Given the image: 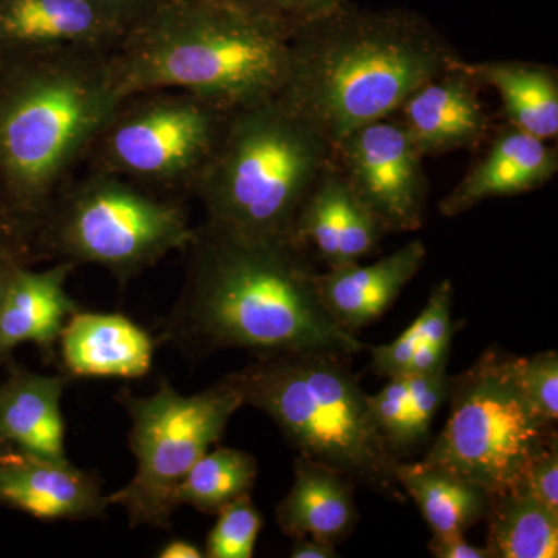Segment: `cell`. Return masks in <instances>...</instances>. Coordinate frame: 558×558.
Returning a JSON list of instances; mask_svg holds the SVG:
<instances>
[{"label":"cell","mask_w":558,"mask_h":558,"mask_svg":"<svg viewBox=\"0 0 558 558\" xmlns=\"http://www.w3.org/2000/svg\"><path fill=\"white\" fill-rule=\"evenodd\" d=\"M186 274L160 343L191 357L226 349L260 355L369 349L323 306L318 271L293 238L264 236L205 220L183 250Z\"/></svg>","instance_id":"6da1fadb"},{"label":"cell","mask_w":558,"mask_h":558,"mask_svg":"<svg viewBox=\"0 0 558 558\" xmlns=\"http://www.w3.org/2000/svg\"><path fill=\"white\" fill-rule=\"evenodd\" d=\"M461 61L422 14L371 10L351 0L296 25L278 100L330 146L398 113L422 84Z\"/></svg>","instance_id":"7a4b0ae2"},{"label":"cell","mask_w":558,"mask_h":558,"mask_svg":"<svg viewBox=\"0 0 558 558\" xmlns=\"http://www.w3.org/2000/svg\"><path fill=\"white\" fill-rule=\"evenodd\" d=\"M109 51L0 54V199L33 244L121 100Z\"/></svg>","instance_id":"3957f363"},{"label":"cell","mask_w":558,"mask_h":558,"mask_svg":"<svg viewBox=\"0 0 558 558\" xmlns=\"http://www.w3.org/2000/svg\"><path fill=\"white\" fill-rule=\"evenodd\" d=\"M292 27L220 0H170L109 51L121 95L185 90L227 109L277 98Z\"/></svg>","instance_id":"277c9868"},{"label":"cell","mask_w":558,"mask_h":558,"mask_svg":"<svg viewBox=\"0 0 558 558\" xmlns=\"http://www.w3.org/2000/svg\"><path fill=\"white\" fill-rule=\"evenodd\" d=\"M348 357L325 352L260 355L227 380L278 425L299 457L348 476L396 502H405L389 449L374 422L368 395Z\"/></svg>","instance_id":"5b68a950"},{"label":"cell","mask_w":558,"mask_h":558,"mask_svg":"<svg viewBox=\"0 0 558 558\" xmlns=\"http://www.w3.org/2000/svg\"><path fill=\"white\" fill-rule=\"evenodd\" d=\"M330 161L332 146L271 98L231 112L194 194L211 222L292 238L301 205Z\"/></svg>","instance_id":"8992f818"},{"label":"cell","mask_w":558,"mask_h":558,"mask_svg":"<svg viewBox=\"0 0 558 558\" xmlns=\"http://www.w3.org/2000/svg\"><path fill=\"white\" fill-rule=\"evenodd\" d=\"M179 199L140 189L110 172L89 170L61 191L35 238L36 259L97 264L128 284L193 240Z\"/></svg>","instance_id":"52a82bcc"},{"label":"cell","mask_w":558,"mask_h":558,"mask_svg":"<svg viewBox=\"0 0 558 558\" xmlns=\"http://www.w3.org/2000/svg\"><path fill=\"white\" fill-rule=\"evenodd\" d=\"M446 427L422 461L478 484L488 497L521 488L531 458L557 436L515 379V355L488 349L451 379Z\"/></svg>","instance_id":"ba28073f"},{"label":"cell","mask_w":558,"mask_h":558,"mask_svg":"<svg viewBox=\"0 0 558 558\" xmlns=\"http://www.w3.org/2000/svg\"><path fill=\"white\" fill-rule=\"evenodd\" d=\"M233 110L185 90L157 89L121 98L92 142L89 170L179 199L194 194Z\"/></svg>","instance_id":"9c48e42d"},{"label":"cell","mask_w":558,"mask_h":558,"mask_svg":"<svg viewBox=\"0 0 558 558\" xmlns=\"http://www.w3.org/2000/svg\"><path fill=\"white\" fill-rule=\"evenodd\" d=\"M117 400L130 414L137 470L126 486L108 495L109 505L121 506L132 527L170 529L180 483L219 442L244 400L227 377L193 396L180 395L161 379L150 398L124 388Z\"/></svg>","instance_id":"30bf717a"},{"label":"cell","mask_w":558,"mask_h":558,"mask_svg":"<svg viewBox=\"0 0 558 558\" xmlns=\"http://www.w3.org/2000/svg\"><path fill=\"white\" fill-rule=\"evenodd\" d=\"M422 159L400 120L391 117L363 124L332 146L333 168L385 233L424 226L428 180Z\"/></svg>","instance_id":"8fae6325"},{"label":"cell","mask_w":558,"mask_h":558,"mask_svg":"<svg viewBox=\"0 0 558 558\" xmlns=\"http://www.w3.org/2000/svg\"><path fill=\"white\" fill-rule=\"evenodd\" d=\"M462 62L422 84L398 110L422 157L476 148L490 134L492 121L480 98L483 87Z\"/></svg>","instance_id":"7c38bea8"},{"label":"cell","mask_w":558,"mask_h":558,"mask_svg":"<svg viewBox=\"0 0 558 558\" xmlns=\"http://www.w3.org/2000/svg\"><path fill=\"white\" fill-rule=\"evenodd\" d=\"M0 502L50 521L97 519L110 506L94 473L17 450L0 459Z\"/></svg>","instance_id":"4fadbf2b"},{"label":"cell","mask_w":558,"mask_h":558,"mask_svg":"<svg viewBox=\"0 0 558 558\" xmlns=\"http://www.w3.org/2000/svg\"><path fill=\"white\" fill-rule=\"evenodd\" d=\"M385 234L330 161L301 205L292 238L307 252L314 248L326 266L337 267L369 256Z\"/></svg>","instance_id":"5bb4252c"},{"label":"cell","mask_w":558,"mask_h":558,"mask_svg":"<svg viewBox=\"0 0 558 558\" xmlns=\"http://www.w3.org/2000/svg\"><path fill=\"white\" fill-rule=\"evenodd\" d=\"M557 171L556 146L509 124L492 140L486 156L439 202V213L457 218L488 199L531 193L556 178Z\"/></svg>","instance_id":"9a60e30c"},{"label":"cell","mask_w":558,"mask_h":558,"mask_svg":"<svg viewBox=\"0 0 558 558\" xmlns=\"http://www.w3.org/2000/svg\"><path fill=\"white\" fill-rule=\"evenodd\" d=\"M121 36L86 0H0V54L112 50Z\"/></svg>","instance_id":"2e32d148"},{"label":"cell","mask_w":558,"mask_h":558,"mask_svg":"<svg viewBox=\"0 0 558 558\" xmlns=\"http://www.w3.org/2000/svg\"><path fill=\"white\" fill-rule=\"evenodd\" d=\"M62 368L68 377L140 379L153 365L156 341L131 318L78 311L62 329Z\"/></svg>","instance_id":"e0dca14e"},{"label":"cell","mask_w":558,"mask_h":558,"mask_svg":"<svg viewBox=\"0 0 558 558\" xmlns=\"http://www.w3.org/2000/svg\"><path fill=\"white\" fill-rule=\"evenodd\" d=\"M427 258L421 241L409 242L376 263L329 267L317 275V290L330 317L355 333L377 322L395 304L403 288L416 277Z\"/></svg>","instance_id":"ac0fdd59"},{"label":"cell","mask_w":558,"mask_h":558,"mask_svg":"<svg viewBox=\"0 0 558 558\" xmlns=\"http://www.w3.org/2000/svg\"><path fill=\"white\" fill-rule=\"evenodd\" d=\"M73 269L72 264L57 263L43 271L28 266L13 271L0 304V357L24 343L53 355L62 329L81 311L65 290Z\"/></svg>","instance_id":"d6986e66"},{"label":"cell","mask_w":558,"mask_h":558,"mask_svg":"<svg viewBox=\"0 0 558 558\" xmlns=\"http://www.w3.org/2000/svg\"><path fill=\"white\" fill-rule=\"evenodd\" d=\"M70 377L13 368L0 384V440L49 461H69L61 398Z\"/></svg>","instance_id":"ffe728a7"},{"label":"cell","mask_w":558,"mask_h":558,"mask_svg":"<svg viewBox=\"0 0 558 558\" xmlns=\"http://www.w3.org/2000/svg\"><path fill=\"white\" fill-rule=\"evenodd\" d=\"M279 529L290 538L311 537L339 545L359 523L355 484L337 470L293 459V483L277 508Z\"/></svg>","instance_id":"44dd1931"},{"label":"cell","mask_w":558,"mask_h":558,"mask_svg":"<svg viewBox=\"0 0 558 558\" xmlns=\"http://www.w3.org/2000/svg\"><path fill=\"white\" fill-rule=\"evenodd\" d=\"M481 87L501 97L510 126L550 142L558 135V75L546 64L523 61L462 62Z\"/></svg>","instance_id":"7402d4cb"},{"label":"cell","mask_w":558,"mask_h":558,"mask_svg":"<svg viewBox=\"0 0 558 558\" xmlns=\"http://www.w3.org/2000/svg\"><path fill=\"white\" fill-rule=\"evenodd\" d=\"M395 476L403 494L416 502L433 535H465L486 519L487 492L450 470L399 459Z\"/></svg>","instance_id":"603a6c76"},{"label":"cell","mask_w":558,"mask_h":558,"mask_svg":"<svg viewBox=\"0 0 558 558\" xmlns=\"http://www.w3.org/2000/svg\"><path fill=\"white\" fill-rule=\"evenodd\" d=\"M486 519L492 558L558 557V513L524 488L490 497Z\"/></svg>","instance_id":"cb8c5ba5"},{"label":"cell","mask_w":558,"mask_h":558,"mask_svg":"<svg viewBox=\"0 0 558 558\" xmlns=\"http://www.w3.org/2000/svg\"><path fill=\"white\" fill-rule=\"evenodd\" d=\"M258 462L244 450L216 447L191 468L175 492V505L218 515L234 499L252 494Z\"/></svg>","instance_id":"d4e9b609"},{"label":"cell","mask_w":558,"mask_h":558,"mask_svg":"<svg viewBox=\"0 0 558 558\" xmlns=\"http://www.w3.org/2000/svg\"><path fill=\"white\" fill-rule=\"evenodd\" d=\"M453 286L449 279L438 282L429 293L424 311L398 339L371 349L369 369L384 379L402 376L414 352L425 344H451L453 340Z\"/></svg>","instance_id":"484cf974"},{"label":"cell","mask_w":558,"mask_h":558,"mask_svg":"<svg viewBox=\"0 0 558 558\" xmlns=\"http://www.w3.org/2000/svg\"><path fill=\"white\" fill-rule=\"evenodd\" d=\"M263 517L252 494L242 495L218 512V521L209 531L205 543V557L208 558H252Z\"/></svg>","instance_id":"4316f807"},{"label":"cell","mask_w":558,"mask_h":558,"mask_svg":"<svg viewBox=\"0 0 558 558\" xmlns=\"http://www.w3.org/2000/svg\"><path fill=\"white\" fill-rule=\"evenodd\" d=\"M515 379L532 409L546 421L557 424V351H543L531 357H515Z\"/></svg>","instance_id":"83f0119b"},{"label":"cell","mask_w":558,"mask_h":558,"mask_svg":"<svg viewBox=\"0 0 558 558\" xmlns=\"http://www.w3.org/2000/svg\"><path fill=\"white\" fill-rule=\"evenodd\" d=\"M368 405L374 422L396 457L399 458L400 451L413 447L409 429L410 396L405 376L388 379L379 392L368 396Z\"/></svg>","instance_id":"f1b7e54d"},{"label":"cell","mask_w":558,"mask_h":558,"mask_svg":"<svg viewBox=\"0 0 558 558\" xmlns=\"http://www.w3.org/2000/svg\"><path fill=\"white\" fill-rule=\"evenodd\" d=\"M410 396V438L413 447L427 438L433 418L449 399L450 377L447 369L407 374Z\"/></svg>","instance_id":"f546056e"},{"label":"cell","mask_w":558,"mask_h":558,"mask_svg":"<svg viewBox=\"0 0 558 558\" xmlns=\"http://www.w3.org/2000/svg\"><path fill=\"white\" fill-rule=\"evenodd\" d=\"M220 2L230 3L248 13L270 17L295 28L303 22L336 9L347 0H220Z\"/></svg>","instance_id":"4dcf8cb0"},{"label":"cell","mask_w":558,"mask_h":558,"mask_svg":"<svg viewBox=\"0 0 558 558\" xmlns=\"http://www.w3.org/2000/svg\"><path fill=\"white\" fill-rule=\"evenodd\" d=\"M521 488L558 513V436L531 458Z\"/></svg>","instance_id":"1f68e13d"},{"label":"cell","mask_w":558,"mask_h":558,"mask_svg":"<svg viewBox=\"0 0 558 558\" xmlns=\"http://www.w3.org/2000/svg\"><path fill=\"white\" fill-rule=\"evenodd\" d=\"M110 24L128 32L170 0H86Z\"/></svg>","instance_id":"d6a6232c"},{"label":"cell","mask_w":558,"mask_h":558,"mask_svg":"<svg viewBox=\"0 0 558 558\" xmlns=\"http://www.w3.org/2000/svg\"><path fill=\"white\" fill-rule=\"evenodd\" d=\"M0 256H11L31 264L36 259L35 244L28 231L14 218L13 213L0 199Z\"/></svg>","instance_id":"836d02e7"},{"label":"cell","mask_w":558,"mask_h":558,"mask_svg":"<svg viewBox=\"0 0 558 558\" xmlns=\"http://www.w3.org/2000/svg\"><path fill=\"white\" fill-rule=\"evenodd\" d=\"M429 553L436 558H492L486 546H473L464 534L433 535Z\"/></svg>","instance_id":"e575fe53"},{"label":"cell","mask_w":558,"mask_h":558,"mask_svg":"<svg viewBox=\"0 0 558 558\" xmlns=\"http://www.w3.org/2000/svg\"><path fill=\"white\" fill-rule=\"evenodd\" d=\"M293 545L290 549L292 558H337L340 557L337 546L332 543L322 542L311 537L292 538Z\"/></svg>","instance_id":"d590c367"},{"label":"cell","mask_w":558,"mask_h":558,"mask_svg":"<svg viewBox=\"0 0 558 558\" xmlns=\"http://www.w3.org/2000/svg\"><path fill=\"white\" fill-rule=\"evenodd\" d=\"M157 557L160 558H202L205 557L204 550L189 539L174 538L161 546Z\"/></svg>","instance_id":"8d00e7d4"},{"label":"cell","mask_w":558,"mask_h":558,"mask_svg":"<svg viewBox=\"0 0 558 558\" xmlns=\"http://www.w3.org/2000/svg\"><path fill=\"white\" fill-rule=\"evenodd\" d=\"M20 266H27L22 260L11 258V256H0V304H2L3 295H5L7 286L13 271Z\"/></svg>","instance_id":"74e56055"},{"label":"cell","mask_w":558,"mask_h":558,"mask_svg":"<svg viewBox=\"0 0 558 558\" xmlns=\"http://www.w3.org/2000/svg\"><path fill=\"white\" fill-rule=\"evenodd\" d=\"M13 450V447H10L9 444L3 442V440H0V459L7 457V454H9L10 451Z\"/></svg>","instance_id":"f35d334b"}]
</instances>
